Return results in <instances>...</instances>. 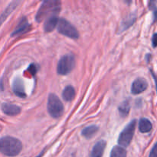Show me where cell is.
I'll return each instance as SVG.
<instances>
[{"instance_id":"cell-15","label":"cell","mask_w":157,"mask_h":157,"mask_svg":"<svg viewBox=\"0 0 157 157\" xmlns=\"http://www.w3.org/2000/svg\"><path fill=\"white\" fill-rule=\"evenodd\" d=\"M75 90L72 86H67L62 92V98L66 101H71L75 98Z\"/></svg>"},{"instance_id":"cell-16","label":"cell","mask_w":157,"mask_h":157,"mask_svg":"<svg viewBox=\"0 0 157 157\" xmlns=\"http://www.w3.org/2000/svg\"><path fill=\"white\" fill-rule=\"evenodd\" d=\"M98 131V127L95 125H91L89 126V127H85V128L82 130L81 133H82V135L85 138H87V139H90V138H92L93 136H94V135L96 134Z\"/></svg>"},{"instance_id":"cell-5","label":"cell","mask_w":157,"mask_h":157,"mask_svg":"<svg viewBox=\"0 0 157 157\" xmlns=\"http://www.w3.org/2000/svg\"><path fill=\"white\" fill-rule=\"evenodd\" d=\"M57 29L59 33L66 37L72 38V39H78L79 38V33L76 28L64 18L59 19L57 25Z\"/></svg>"},{"instance_id":"cell-19","label":"cell","mask_w":157,"mask_h":157,"mask_svg":"<svg viewBox=\"0 0 157 157\" xmlns=\"http://www.w3.org/2000/svg\"><path fill=\"white\" fill-rule=\"evenodd\" d=\"M135 20H136V15H132L131 16L129 17L127 19H126L125 21L122 23V25H121V27H122V29H121L122 31H121V32H124V30H126V29H128L129 27H130V26L134 23Z\"/></svg>"},{"instance_id":"cell-22","label":"cell","mask_w":157,"mask_h":157,"mask_svg":"<svg viewBox=\"0 0 157 157\" xmlns=\"http://www.w3.org/2000/svg\"><path fill=\"white\" fill-rule=\"evenodd\" d=\"M149 157H157V143L154 145L150 153Z\"/></svg>"},{"instance_id":"cell-24","label":"cell","mask_w":157,"mask_h":157,"mask_svg":"<svg viewBox=\"0 0 157 157\" xmlns=\"http://www.w3.org/2000/svg\"><path fill=\"white\" fill-rule=\"evenodd\" d=\"M150 72H151V75H152V76H153V79H154V81H155V84H156V92H157V77H156V75H155V73L153 71H150Z\"/></svg>"},{"instance_id":"cell-2","label":"cell","mask_w":157,"mask_h":157,"mask_svg":"<svg viewBox=\"0 0 157 157\" xmlns=\"http://www.w3.org/2000/svg\"><path fill=\"white\" fill-rule=\"evenodd\" d=\"M61 10V2L56 0H46L41 4L35 16L38 22H41L51 15H58Z\"/></svg>"},{"instance_id":"cell-12","label":"cell","mask_w":157,"mask_h":157,"mask_svg":"<svg viewBox=\"0 0 157 157\" xmlns=\"http://www.w3.org/2000/svg\"><path fill=\"white\" fill-rule=\"evenodd\" d=\"M18 3H19V2H12L6 7V9L3 11V12L1 14V15H0V27H1L2 25L4 23V21L7 19L8 17L11 15V13L16 9Z\"/></svg>"},{"instance_id":"cell-8","label":"cell","mask_w":157,"mask_h":157,"mask_svg":"<svg viewBox=\"0 0 157 157\" xmlns=\"http://www.w3.org/2000/svg\"><path fill=\"white\" fill-rule=\"evenodd\" d=\"M12 90L15 95L21 98H25L26 97L25 91L24 84L20 78H15L12 83Z\"/></svg>"},{"instance_id":"cell-14","label":"cell","mask_w":157,"mask_h":157,"mask_svg":"<svg viewBox=\"0 0 157 157\" xmlns=\"http://www.w3.org/2000/svg\"><path fill=\"white\" fill-rule=\"evenodd\" d=\"M152 123L147 118H141L139 122V130L141 133H149L152 130Z\"/></svg>"},{"instance_id":"cell-11","label":"cell","mask_w":157,"mask_h":157,"mask_svg":"<svg viewBox=\"0 0 157 157\" xmlns=\"http://www.w3.org/2000/svg\"><path fill=\"white\" fill-rule=\"evenodd\" d=\"M29 29V24L28 22V20L25 17L21 18L20 20V21L18 22V24L17 25L16 28L14 29L13 32L12 33V36L14 37L15 35H20V34L25 33V32H27L28 30Z\"/></svg>"},{"instance_id":"cell-17","label":"cell","mask_w":157,"mask_h":157,"mask_svg":"<svg viewBox=\"0 0 157 157\" xmlns=\"http://www.w3.org/2000/svg\"><path fill=\"white\" fill-rule=\"evenodd\" d=\"M110 157H127V151L124 147L120 146L114 147L110 153Z\"/></svg>"},{"instance_id":"cell-25","label":"cell","mask_w":157,"mask_h":157,"mask_svg":"<svg viewBox=\"0 0 157 157\" xmlns=\"http://www.w3.org/2000/svg\"><path fill=\"white\" fill-rule=\"evenodd\" d=\"M43 153H43V152H42V153H40V154H39V155H38V156H36V157H41V156H42Z\"/></svg>"},{"instance_id":"cell-9","label":"cell","mask_w":157,"mask_h":157,"mask_svg":"<svg viewBox=\"0 0 157 157\" xmlns=\"http://www.w3.org/2000/svg\"><path fill=\"white\" fill-rule=\"evenodd\" d=\"M1 108L3 113L8 116H16V115L19 114L21 110L18 106L15 105V104H7V103L2 104Z\"/></svg>"},{"instance_id":"cell-1","label":"cell","mask_w":157,"mask_h":157,"mask_svg":"<svg viewBox=\"0 0 157 157\" xmlns=\"http://www.w3.org/2000/svg\"><path fill=\"white\" fill-rule=\"evenodd\" d=\"M22 150V144L12 136H3L0 139V153L6 156H17Z\"/></svg>"},{"instance_id":"cell-23","label":"cell","mask_w":157,"mask_h":157,"mask_svg":"<svg viewBox=\"0 0 157 157\" xmlns=\"http://www.w3.org/2000/svg\"><path fill=\"white\" fill-rule=\"evenodd\" d=\"M152 43H153V47H157V33H155L153 35V38H152Z\"/></svg>"},{"instance_id":"cell-6","label":"cell","mask_w":157,"mask_h":157,"mask_svg":"<svg viewBox=\"0 0 157 157\" xmlns=\"http://www.w3.org/2000/svg\"><path fill=\"white\" fill-rule=\"evenodd\" d=\"M75 66V58L72 55H66L59 60L57 67V71L59 75H68Z\"/></svg>"},{"instance_id":"cell-18","label":"cell","mask_w":157,"mask_h":157,"mask_svg":"<svg viewBox=\"0 0 157 157\" xmlns=\"http://www.w3.org/2000/svg\"><path fill=\"white\" fill-rule=\"evenodd\" d=\"M130 110V103L129 100H127L124 102H123L119 107V112L121 115L124 117L129 114V112Z\"/></svg>"},{"instance_id":"cell-21","label":"cell","mask_w":157,"mask_h":157,"mask_svg":"<svg viewBox=\"0 0 157 157\" xmlns=\"http://www.w3.org/2000/svg\"><path fill=\"white\" fill-rule=\"evenodd\" d=\"M38 69H39L38 68V66L36 64H31L30 65H29V68H28V71H29L32 75H35V74L37 73V71H38Z\"/></svg>"},{"instance_id":"cell-4","label":"cell","mask_w":157,"mask_h":157,"mask_svg":"<svg viewBox=\"0 0 157 157\" xmlns=\"http://www.w3.org/2000/svg\"><path fill=\"white\" fill-rule=\"evenodd\" d=\"M136 126V121H132L120 134L118 138V144L121 147H127L133 140Z\"/></svg>"},{"instance_id":"cell-3","label":"cell","mask_w":157,"mask_h":157,"mask_svg":"<svg viewBox=\"0 0 157 157\" xmlns=\"http://www.w3.org/2000/svg\"><path fill=\"white\" fill-rule=\"evenodd\" d=\"M49 114L54 118H59L64 113V105L60 98L54 94H51L48 99L47 105Z\"/></svg>"},{"instance_id":"cell-10","label":"cell","mask_w":157,"mask_h":157,"mask_svg":"<svg viewBox=\"0 0 157 157\" xmlns=\"http://www.w3.org/2000/svg\"><path fill=\"white\" fill-rule=\"evenodd\" d=\"M58 21H59V18H58V15H51L50 17L46 18L44 24V32H52V31L55 29V28L57 27V25H58Z\"/></svg>"},{"instance_id":"cell-13","label":"cell","mask_w":157,"mask_h":157,"mask_svg":"<svg viewBox=\"0 0 157 157\" xmlns=\"http://www.w3.org/2000/svg\"><path fill=\"white\" fill-rule=\"evenodd\" d=\"M106 144H107L104 140H101L97 143L92 149L90 157H102L106 148Z\"/></svg>"},{"instance_id":"cell-7","label":"cell","mask_w":157,"mask_h":157,"mask_svg":"<svg viewBox=\"0 0 157 157\" xmlns=\"http://www.w3.org/2000/svg\"><path fill=\"white\" fill-rule=\"evenodd\" d=\"M148 87V83L144 78H137L133 81L131 87L133 94H139L145 91Z\"/></svg>"},{"instance_id":"cell-20","label":"cell","mask_w":157,"mask_h":157,"mask_svg":"<svg viewBox=\"0 0 157 157\" xmlns=\"http://www.w3.org/2000/svg\"><path fill=\"white\" fill-rule=\"evenodd\" d=\"M149 6L150 9L153 11V21L156 22L157 21V7L156 6V3L155 2H150Z\"/></svg>"}]
</instances>
